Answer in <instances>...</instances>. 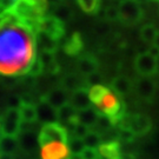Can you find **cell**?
Listing matches in <instances>:
<instances>
[{"label":"cell","mask_w":159,"mask_h":159,"mask_svg":"<svg viewBox=\"0 0 159 159\" xmlns=\"http://www.w3.org/2000/svg\"><path fill=\"white\" fill-rule=\"evenodd\" d=\"M53 17H56L58 20H60L61 23L68 21L72 18V10L65 4H60L58 6H54V12L52 14Z\"/></svg>","instance_id":"484cf974"},{"label":"cell","mask_w":159,"mask_h":159,"mask_svg":"<svg viewBox=\"0 0 159 159\" xmlns=\"http://www.w3.org/2000/svg\"><path fill=\"white\" fill-rule=\"evenodd\" d=\"M11 12L20 23L30 27L35 33L39 30L41 20L45 18V14L38 8L34 0H17L11 8Z\"/></svg>","instance_id":"3957f363"},{"label":"cell","mask_w":159,"mask_h":159,"mask_svg":"<svg viewBox=\"0 0 159 159\" xmlns=\"http://www.w3.org/2000/svg\"><path fill=\"white\" fill-rule=\"evenodd\" d=\"M68 148H70L71 154H75L78 158H80V156L85 151L86 145L83 139L73 138V137H72V138L70 139V142H68Z\"/></svg>","instance_id":"83f0119b"},{"label":"cell","mask_w":159,"mask_h":159,"mask_svg":"<svg viewBox=\"0 0 159 159\" xmlns=\"http://www.w3.org/2000/svg\"><path fill=\"white\" fill-rule=\"evenodd\" d=\"M38 59L40 60V63L43 64L44 68L50 67L51 65H53L56 61V57H54V52H48V51H41L39 52V54L37 56Z\"/></svg>","instance_id":"4dcf8cb0"},{"label":"cell","mask_w":159,"mask_h":159,"mask_svg":"<svg viewBox=\"0 0 159 159\" xmlns=\"http://www.w3.org/2000/svg\"><path fill=\"white\" fill-rule=\"evenodd\" d=\"M77 114L78 111L68 102L67 105L58 110V121L72 126L77 123Z\"/></svg>","instance_id":"44dd1931"},{"label":"cell","mask_w":159,"mask_h":159,"mask_svg":"<svg viewBox=\"0 0 159 159\" xmlns=\"http://www.w3.org/2000/svg\"><path fill=\"white\" fill-rule=\"evenodd\" d=\"M134 91L143 100L151 102L157 91V84L151 77H139L134 81Z\"/></svg>","instance_id":"30bf717a"},{"label":"cell","mask_w":159,"mask_h":159,"mask_svg":"<svg viewBox=\"0 0 159 159\" xmlns=\"http://www.w3.org/2000/svg\"><path fill=\"white\" fill-rule=\"evenodd\" d=\"M37 144H39V138L34 137L32 134V132H24V134H21L20 139H19V145L24 148H33Z\"/></svg>","instance_id":"f1b7e54d"},{"label":"cell","mask_w":159,"mask_h":159,"mask_svg":"<svg viewBox=\"0 0 159 159\" xmlns=\"http://www.w3.org/2000/svg\"><path fill=\"white\" fill-rule=\"evenodd\" d=\"M100 117V112L94 107H89L85 108L83 111H78L77 114V123L83 124V125L87 126L89 129H93L94 125L97 124V121Z\"/></svg>","instance_id":"ac0fdd59"},{"label":"cell","mask_w":159,"mask_h":159,"mask_svg":"<svg viewBox=\"0 0 159 159\" xmlns=\"http://www.w3.org/2000/svg\"><path fill=\"white\" fill-rule=\"evenodd\" d=\"M84 143H85L86 148H100V145L102 144V134H99L98 132L91 130L89 132V134L83 139Z\"/></svg>","instance_id":"4316f807"},{"label":"cell","mask_w":159,"mask_h":159,"mask_svg":"<svg viewBox=\"0 0 159 159\" xmlns=\"http://www.w3.org/2000/svg\"><path fill=\"white\" fill-rule=\"evenodd\" d=\"M105 20H107L110 23L119 20V8L118 6H107L105 8Z\"/></svg>","instance_id":"d6a6232c"},{"label":"cell","mask_w":159,"mask_h":159,"mask_svg":"<svg viewBox=\"0 0 159 159\" xmlns=\"http://www.w3.org/2000/svg\"><path fill=\"white\" fill-rule=\"evenodd\" d=\"M38 138H39L40 146L52 142H63L67 143V144L70 142L67 130L60 123H53V124L43 125L40 132L38 133Z\"/></svg>","instance_id":"8992f818"},{"label":"cell","mask_w":159,"mask_h":159,"mask_svg":"<svg viewBox=\"0 0 159 159\" xmlns=\"http://www.w3.org/2000/svg\"><path fill=\"white\" fill-rule=\"evenodd\" d=\"M43 99L57 110L61 108L63 106L67 105L70 102V96L67 94V92L61 87H56L50 92H47Z\"/></svg>","instance_id":"4fadbf2b"},{"label":"cell","mask_w":159,"mask_h":159,"mask_svg":"<svg viewBox=\"0 0 159 159\" xmlns=\"http://www.w3.org/2000/svg\"><path fill=\"white\" fill-rule=\"evenodd\" d=\"M102 78L99 72H94V73H92V74H90V75L85 77L86 86H90V89H91V87H94V86L102 85Z\"/></svg>","instance_id":"e575fe53"},{"label":"cell","mask_w":159,"mask_h":159,"mask_svg":"<svg viewBox=\"0 0 159 159\" xmlns=\"http://www.w3.org/2000/svg\"><path fill=\"white\" fill-rule=\"evenodd\" d=\"M71 151L67 143L52 142L40 146L41 159H70Z\"/></svg>","instance_id":"9c48e42d"},{"label":"cell","mask_w":159,"mask_h":159,"mask_svg":"<svg viewBox=\"0 0 159 159\" xmlns=\"http://www.w3.org/2000/svg\"><path fill=\"white\" fill-rule=\"evenodd\" d=\"M60 87L66 92H71V93L78 91L80 89H85V77L77 73H67L66 75H64L60 81Z\"/></svg>","instance_id":"5bb4252c"},{"label":"cell","mask_w":159,"mask_h":159,"mask_svg":"<svg viewBox=\"0 0 159 159\" xmlns=\"http://www.w3.org/2000/svg\"><path fill=\"white\" fill-rule=\"evenodd\" d=\"M158 1H159V0H158Z\"/></svg>","instance_id":"b9f144b4"},{"label":"cell","mask_w":159,"mask_h":159,"mask_svg":"<svg viewBox=\"0 0 159 159\" xmlns=\"http://www.w3.org/2000/svg\"><path fill=\"white\" fill-rule=\"evenodd\" d=\"M23 119L19 107H8L1 116V133L4 137L18 138L21 130Z\"/></svg>","instance_id":"5b68a950"},{"label":"cell","mask_w":159,"mask_h":159,"mask_svg":"<svg viewBox=\"0 0 159 159\" xmlns=\"http://www.w3.org/2000/svg\"><path fill=\"white\" fill-rule=\"evenodd\" d=\"M63 1H64V0H48V2L53 4L54 6H58V5H60V4H64Z\"/></svg>","instance_id":"8d00e7d4"},{"label":"cell","mask_w":159,"mask_h":159,"mask_svg":"<svg viewBox=\"0 0 159 159\" xmlns=\"http://www.w3.org/2000/svg\"><path fill=\"white\" fill-rule=\"evenodd\" d=\"M19 139L16 137H4L1 139V153L12 154L19 148Z\"/></svg>","instance_id":"cb8c5ba5"},{"label":"cell","mask_w":159,"mask_h":159,"mask_svg":"<svg viewBox=\"0 0 159 159\" xmlns=\"http://www.w3.org/2000/svg\"><path fill=\"white\" fill-rule=\"evenodd\" d=\"M111 90L117 94V96H126L129 94L132 90H134V84L125 75H118L116 77L112 83H111Z\"/></svg>","instance_id":"e0dca14e"},{"label":"cell","mask_w":159,"mask_h":159,"mask_svg":"<svg viewBox=\"0 0 159 159\" xmlns=\"http://www.w3.org/2000/svg\"><path fill=\"white\" fill-rule=\"evenodd\" d=\"M83 40L79 33H73L64 44V51L68 56H77L83 50Z\"/></svg>","instance_id":"7402d4cb"},{"label":"cell","mask_w":159,"mask_h":159,"mask_svg":"<svg viewBox=\"0 0 159 159\" xmlns=\"http://www.w3.org/2000/svg\"><path fill=\"white\" fill-rule=\"evenodd\" d=\"M35 32L18 20L11 10L1 13L0 71L5 77L27 74L35 59Z\"/></svg>","instance_id":"6da1fadb"},{"label":"cell","mask_w":159,"mask_h":159,"mask_svg":"<svg viewBox=\"0 0 159 159\" xmlns=\"http://www.w3.org/2000/svg\"><path fill=\"white\" fill-rule=\"evenodd\" d=\"M120 130L127 131L133 136L146 134L152 127L151 119L144 113L126 114L119 124Z\"/></svg>","instance_id":"277c9868"},{"label":"cell","mask_w":159,"mask_h":159,"mask_svg":"<svg viewBox=\"0 0 159 159\" xmlns=\"http://www.w3.org/2000/svg\"><path fill=\"white\" fill-rule=\"evenodd\" d=\"M70 104L73 106L77 111H83L85 108L91 107V99L89 94V90L85 89H80L78 91L71 93L70 96Z\"/></svg>","instance_id":"2e32d148"},{"label":"cell","mask_w":159,"mask_h":159,"mask_svg":"<svg viewBox=\"0 0 159 159\" xmlns=\"http://www.w3.org/2000/svg\"><path fill=\"white\" fill-rule=\"evenodd\" d=\"M38 31L44 32L48 37H51L52 39L58 41L64 35V23L58 20L53 16H48L41 20Z\"/></svg>","instance_id":"8fae6325"},{"label":"cell","mask_w":159,"mask_h":159,"mask_svg":"<svg viewBox=\"0 0 159 159\" xmlns=\"http://www.w3.org/2000/svg\"><path fill=\"white\" fill-rule=\"evenodd\" d=\"M158 72H159V56H158Z\"/></svg>","instance_id":"ab89813d"},{"label":"cell","mask_w":159,"mask_h":159,"mask_svg":"<svg viewBox=\"0 0 159 159\" xmlns=\"http://www.w3.org/2000/svg\"><path fill=\"white\" fill-rule=\"evenodd\" d=\"M154 48H157V51H159V31H158V34H157V37H156V39H154V43L153 45H152Z\"/></svg>","instance_id":"d590c367"},{"label":"cell","mask_w":159,"mask_h":159,"mask_svg":"<svg viewBox=\"0 0 159 159\" xmlns=\"http://www.w3.org/2000/svg\"><path fill=\"white\" fill-rule=\"evenodd\" d=\"M70 159H80V158H70Z\"/></svg>","instance_id":"60d3db41"},{"label":"cell","mask_w":159,"mask_h":159,"mask_svg":"<svg viewBox=\"0 0 159 159\" xmlns=\"http://www.w3.org/2000/svg\"><path fill=\"white\" fill-rule=\"evenodd\" d=\"M0 159H14V157L12 154H5V153H1V158Z\"/></svg>","instance_id":"74e56055"},{"label":"cell","mask_w":159,"mask_h":159,"mask_svg":"<svg viewBox=\"0 0 159 159\" xmlns=\"http://www.w3.org/2000/svg\"><path fill=\"white\" fill-rule=\"evenodd\" d=\"M134 1H137L138 4H145V2H148L150 0H134Z\"/></svg>","instance_id":"f35d334b"},{"label":"cell","mask_w":159,"mask_h":159,"mask_svg":"<svg viewBox=\"0 0 159 159\" xmlns=\"http://www.w3.org/2000/svg\"><path fill=\"white\" fill-rule=\"evenodd\" d=\"M110 31H111V23L107 21V20H100L94 26V32L98 35H100V37H104V35L108 34Z\"/></svg>","instance_id":"1f68e13d"},{"label":"cell","mask_w":159,"mask_h":159,"mask_svg":"<svg viewBox=\"0 0 159 159\" xmlns=\"http://www.w3.org/2000/svg\"><path fill=\"white\" fill-rule=\"evenodd\" d=\"M134 68L140 77H152L158 72V57L151 52H143L137 54Z\"/></svg>","instance_id":"ba28073f"},{"label":"cell","mask_w":159,"mask_h":159,"mask_svg":"<svg viewBox=\"0 0 159 159\" xmlns=\"http://www.w3.org/2000/svg\"><path fill=\"white\" fill-rule=\"evenodd\" d=\"M100 159H124L118 142L102 143L98 148Z\"/></svg>","instance_id":"d6986e66"},{"label":"cell","mask_w":159,"mask_h":159,"mask_svg":"<svg viewBox=\"0 0 159 159\" xmlns=\"http://www.w3.org/2000/svg\"><path fill=\"white\" fill-rule=\"evenodd\" d=\"M80 8L86 13H96L99 8L100 0H77Z\"/></svg>","instance_id":"f546056e"},{"label":"cell","mask_w":159,"mask_h":159,"mask_svg":"<svg viewBox=\"0 0 159 159\" xmlns=\"http://www.w3.org/2000/svg\"><path fill=\"white\" fill-rule=\"evenodd\" d=\"M77 68L83 77H87L90 74L98 72V61L97 59L91 54H83L77 60Z\"/></svg>","instance_id":"9a60e30c"},{"label":"cell","mask_w":159,"mask_h":159,"mask_svg":"<svg viewBox=\"0 0 159 159\" xmlns=\"http://www.w3.org/2000/svg\"><path fill=\"white\" fill-rule=\"evenodd\" d=\"M37 111H38V121L44 123V125L59 123L58 121V110L51 106L48 102H46L44 99H41L39 104L37 105Z\"/></svg>","instance_id":"7c38bea8"},{"label":"cell","mask_w":159,"mask_h":159,"mask_svg":"<svg viewBox=\"0 0 159 159\" xmlns=\"http://www.w3.org/2000/svg\"><path fill=\"white\" fill-rule=\"evenodd\" d=\"M89 94L91 102L96 106L100 114H104L110 118L113 125H119L126 113L125 106L120 102L117 94L111 89L104 85L91 87L89 90Z\"/></svg>","instance_id":"7a4b0ae2"},{"label":"cell","mask_w":159,"mask_h":159,"mask_svg":"<svg viewBox=\"0 0 159 159\" xmlns=\"http://www.w3.org/2000/svg\"><path fill=\"white\" fill-rule=\"evenodd\" d=\"M119 20L126 26H132L139 23L143 18V10L140 5L134 0H125L118 6Z\"/></svg>","instance_id":"52a82bcc"},{"label":"cell","mask_w":159,"mask_h":159,"mask_svg":"<svg viewBox=\"0 0 159 159\" xmlns=\"http://www.w3.org/2000/svg\"><path fill=\"white\" fill-rule=\"evenodd\" d=\"M35 45L41 51H48V52H56L58 46V41L52 39L41 31H38L35 33Z\"/></svg>","instance_id":"ffe728a7"},{"label":"cell","mask_w":159,"mask_h":159,"mask_svg":"<svg viewBox=\"0 0 159 159\" xmlns=\"http://www.w3.org/2000/svg\"><path fill=\"white\" fill-rule=\"evenodd\" d=\"M43 71H44V66H43V64L40 63V60L38 59V57H35V59L33 60V63L31 64L29 71H27V75L34 78V77H38Z\"/></svg>","instance_id":"836d02e7"},{"label":"cell","mask_w":159,"mask_h":159,"mask_svg":"<svg viewBox=\"0 0 159 159\" xmlns=\"http://www.w3.org/2000/svg\"><path fill=\"white\" fill-rule=\"evenodd\" d=\"M19 111L23 119V124H33L38 120L37 105L34 104H20Z\"/></svg>","instance_id":"603a6c76"},{"label":"cell","mask_w":159,"mask_h":159,"mask_svg":"<svg viewBox=\"0 0 159 159\" xmlns=\"http://www.w3.org/2000/svg\"><path fill=\"white\" fill-rule=\"evenodd\" d=\"M157 34H158V31H157V29L154 27L153 25H151V24L144 25L142 27V30H140V38H142L143 41L146 43V44L153 45L154 39H156Z\"/></svg>","instance_id":"d4e9b609"}]
</instances>
